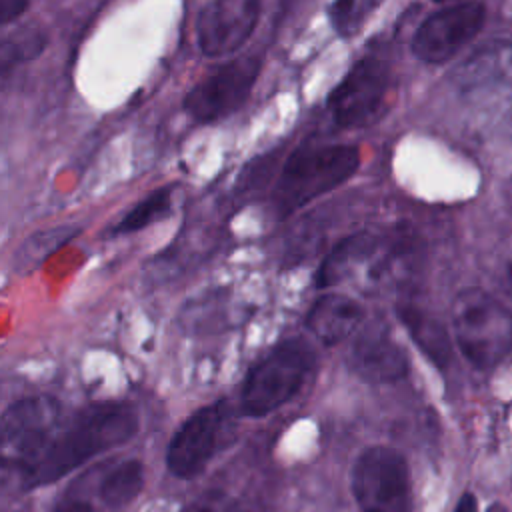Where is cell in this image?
Listing matches in <instances>:
<instances>
[{
  "instance_id": "cell-17",
  "label": "cell",
  "mask_w": 512,
  "mask_h": 512,
  "mask_svg": "<svg viewBox=\"0 0 512 512\" xmlns=\"http://www.w3.org/2000/svg\"><path fill=\"white\" fill-rule=\"evenodd\" d=\"M172 192H174V186H164V188L150 192L132 210L126 212V216L112 228V234L118 236V234L138 232V230L158 222L160 218H164L172 206Z\"/></svg>"
},
{
  "instance_id": "cell-25",
  "label": "cell",
  "mask_w": 512,
  "mask_h": 512,
  "mask_svg": "<svg viewBox=\"0 0 512 512\" xmlns=\"http://www.w3.org/2000/svg\"><path fill=\"white\" fill-rule=\"evenodd\" d=\"M434 2H446V0H434Z\"/></svg>"
},
{
  "instance_id": "cell-8",
  "label": "cell",
  "mask_w": 512,
  "mask_h": 512,
  "mask_svg": "<svg viewBox=\"0 0 512 512\" xmlns=\"http://www.w3.org/2000/svg\"><path fill=\"white\" fill-rule=\"evenodd\" d=\"M232 432L228 402L218 400L192 412L174 432L166 450V466L176 478H192L204 470Z\"/></svg>"
},
{
  "instance_id": "cell-11",
  "label": "cell",
  "mask_w": 512,
  "mask_h": 512,
  "mask_svg": "<svg viewBox=\"0 0 512 512\" xmlns=\"http://www.w3.org/2000/svg\"><path fill=\"white\" fill-rule=\"evenodd\" d=\"M260 0H210L196 20V40L204 56H230L254 32Z\"/></svg>"
},
{
  "instance_id": "cell-14",
  "label": "cell",
  "mask_w": 512,
  "mask_h": 512,
  "mask_svg": "<svg viewBox=\"0 0 512 512\" xmlns=\"http://www.w3.org/2000/svg\"><path fill=\"white\" fill-rule=\"evenodd\" d=\"M458 80L464 88L512 90V42L496 40L476 50L460 68Z\"/></svg>"
},
{
  "instance_id": "cell-13",
  "label": "cell",
  "mask_w": 512,
  "mask_h": 512,
  "mask_svg": "<svg viewBox=\"0 0 512 512\" xmlns=\"http://www.w3.org/2000/svg\"><path fill=\"white\" fill-rule=\"evenodd\" d=\"M364 320L360 302L346 294L320 296L306 314V328L326 346L340 344L352 336Z\"/></svg>"
},
{
  "instance_id": "cell-3",
  "label": "cell",
  "mask_w": 512,
  "mask_h": 512,
  "mask_svg": "<svg viewBox=\"0 0 512 512\" xmlns=\"http://www.w3.org/2000/svg\"><path fill=\"white\" fill-rule=\"evenodd\" d=\"M454 342L476 370L496 368L512 352V312L490 292L460 290L450 308Z\"/></svg>"
},
{
  "instance_id": "cell-5",
  "label": "cell",
  "mask_w": 512,
  "mask_h": 512,
  "mask_svg": "<svg viewBox=\"0 0 512 512\" xmlns=\"http://www.w3.org/2000/svg\"><path fill=\"white\" fill-rule=\"evenodd\" d=\"M350 490L360 512H412L410 470L390 446H366L354 458Z\"/></svg>"
},
{
  "instance_id": "cell-10",
  "label": "cell",
  "mask_w": 512,
  "mask_h": 512,
  "mask_svg": "<svg viewBox=\"0 0 512 512\" xmlns=\"http://www.w3.org/2000/svg\"><path fill=\"white\" fill-rule=\"evenodd\" d=\"M486 6L480 0H464L430 14L412 38V52L428 64L454 58L482 30Z\"/></svg>"
},
{
  "instance_id": "cell-24",
  "label": "cell",
  "mask_w": 512,
  "mask_h": 512,
  "mask_svg": "<svg viewBox=\"0 0 512 512\" xmlns=\"http://www.w3.org/2000/svg\"><path fill=\"white\" fill-rule=\"evenodd\" d=\"M500 288L512 300V264L506 268V272L502 276V282H500Z\"/></svg>"
},
{
  "instance_id": "cell-20",
  "label": "cell",
  "mask_w": 512,
  "mask_h": 512,
  "mask_svg": "<svg viewBox=\"0 0 512 512\" xmlns=\"http://www.w3.org/2000/svg\"><path fill=\"white\" fill-rule=\"evenodd\" d=\"M382 0H334L330 4V22L340 36L356 34L366 18Z\"/></svg>"
},
{
  "instance_id": "cell-18",
  "label": "cell",
  "mask_w": 512,
  "mask_h": 512,
  "mask_svg": "<svg viewBox=\"0 0 512 512\" xmlns=\"http://www.w3.org/2000/svg\"><path fill=\"white\" fill-rule=\"evenodd\" d=\"M44 46H46V38L36 28L14 30L10 36H6L2 40V48H0L2 72L8 74L12 66L20 64L24 60L36 58V54H40Z\"/></svg>"
},
{
  "instance_id": "cell-12",
  "label": "cell",
  "mask_w": 512,
  "mask_h": 512,
  "mask_svg": "<svg viewBox=\"0 0 512 512\" xmlns=\"http://www.w3.org/2000/svg\"><path fill=\"white\" fill-rule=\"evenodd\" d=\"M354 374L372 384L398 382L408 374V356L384 324L364 328L348 354Z\"/></svg>"
},
{
  "instance_id": "cell-19",
  "label": "cell",
  "mask_w": 512,
  "mask_h": 512,
  "mask_svg": "<svg viewBox=\"0 0 512 512\" xmlns=\"http://www.w3.org/2000/svg\"><path fill=\"white\" fill-rule=\"evenodd\" d=\"M76 234V228H52V230H42L32 234L14 254V262L18 266H38L48 254H52L58 246L68 242Z\"/></svg>"
},
{
  "instance_id": "cell-6",
  "label": "cell",
  "mask_w": 512,
  "mask_h": 512,
  "mask_svg": "<svg viewBox=\"0 0 512 512\" xmlns=\"http://www.w3.org/2000/svg\"><path fill=\"white\" fill-rule=\"evenodd\" d=\"M62 422V406L52 396H26L12 402L0 424L4 464L22 474L40 458Z\"/></svg>"
},
{
  "instance_id": "cell-7",
  "label": "cell",
  "mask_w": 512,
  "mask_h": 512,
  "mask_svg": "<svg viewBox=\"0 0 512 512\" xmlns=\"http://www.w3.org/2000/svg\"><path fill=\"white\" fill-rule=\"evenodd\" d=\"M392 76L378 56L360 58L328 96V112L340 128H362L376 122L388 104Z\"/></svg>"
},
{
  "instance_id": "cell-23",
  "label": "cell",
  "mask_w": 512,
  "mask_h": 512,
  "mask_svg": "<svg viewBox=\"0 0 512 512\" xmlns=\"http://www.w3.org/2000/svg\"><path fill=\"white\" fill-rule=\"evenodd\" d=\"M56 512H94V508L84 500H72V502H66L64 506H60Z\"/></svg>"
},
{
  "instance_id": "cell-21",
  "label": "cell",
  "mask_w": 512,
  "mask_h": 512,
  "mask_svg": "<svg viewBox=\"0 0 512 512\" xmlns=\"http://www.w3.org/2000/svg\"><path fill=\"white\" fill-rule=\"evenodd\" d=\"M28 8V0H0V22L6 26L20 18Z\"/></svg>"
},
{
  "instance_id": "cell-4",
  "label": "cell",
  "mask_w": 512,
  "mask_h": 512,
  "mask_svg": "<svg viewBox=\"0 0 512 512\" xmlns=\"http://www.w3.org/2000/svg\"><path fill=\"white\" fill-rule=\"evenodd\" d=\"M316 368V354L302 338L276 344L246 374L240 388V410L264 418L290 402Z\"/></svg>"
},
{
  "instance_id": "cell-16",
  "label": "cell",
  "mask_w": 512,
  "mask_h": 512,
  "mask_svg": "<svg viewBox=\"0 0 512 512\" xmlns=\"http://www.w3.org/2000/svg\"><path fill=\"white\" fill-rule=\"evenodd\" d=\"M144 488V464L136 458L114 466L100 482L98 496L108 508H124L136 500Z\"/></svg>"
},
{
  "instance_id": "cell-2",
  "label": "cell",
  "mask_w": 512,
  "mask_h": 512,
  "mask_svg": "<svg viewBox=\"0 0 512 512\" xmlns=\"http://www.w3.org/2000/svg\"><path fill=\"white\" fill-rule=\"evenodd\" d=\"M360 166V150L352 144H328L296 150L282 166L272 188V210L286 218L312 200L346 182Z\"/></svg>"
},
{
  "instance_id": "cell-1",
  "label": "cell",
  "mask_w": 512,
  "mask_h": 512,
  "mask_svg": "<svg viewBox=\"0 0 512 512\" xmlns=\"http://www.w3.org/2000/svg\"><path fill=\"white\" fill-rule=\"evenodd\" d=\"M138 432V416L128 404H94L64 420L40 458L18 474L24 490L54 484L94 456L122 446Z\"/></svg>"
},
{
  "instance_id": "cell-15",
  "label": "cell",
  "mask_w": 512,
  "mask_h": 512,
  "mask_svg": "<svg viewBox=\"0 0 512 512\" xmlns=\"http://www.w3.org/2000/svg\"><path fill=\"white\" fill-rule=\"evenodd\" d=\"M398 318L430 362L444 370L452 360V342L444 324L414 304H400Z\"/></svg>"
},
{
  "instance_id": "cell-9",
  "label": "cell",
  "mask_w": 512,
  "mask_h": 512,
  "mask_svg": "<svg viewBox=\"0 0 512 512\" xmlns=\"http://www.w3.org/2000/svg\"><path fill=\"white\" fill-rule=\"evenodd\" d=\"M258 56H240L206 74L184 98V112L196 122H216L236 112L260 76Z\"/></svg>"
},
{
  "instance_id": "cell-22",
  "label": "cell",
  "mask_w": 512,
  "mask_h": 512,
  "mask_svg": "<svg viewBox=\"0 0 512 512\" xmlns=\"http://www.w3.org/2000/svg\"><path fill=\"white\" fill-rule=\"evenodd\" d=\"M452 512H478V502L472 492H464Z\"/></svg>"
}]
</instances>
